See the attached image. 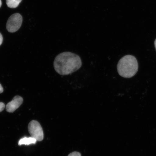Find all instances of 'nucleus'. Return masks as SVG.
<instances>
[{
  "mask_svg": "<svg viewBox=\"0 0 156 156\" xmlns=\"http://www.w3.org/2000/svg\"><path fill=\"white\" fill-rule=\"evenodd\" d=\"M68 156H81V155L79 152L74 151L69 154Z\"/></svg>",
  "mask_w": 156,
  "mask_h": 156,
  "instance_id": "6e6552de",
  "label": "nucleus"
},
{
  "mask_svg": "<svg viewBox=\"0 0 156 156\" xmlns=\"http://www.w3.org/2000/svg\"><path fill=\"white\" fill-rule=\"evenodd\" d=\"M37 140L32 137H24L19 140L18 143L19 146L22 145H28L32 144H36Z\"/></svg>",
  "mask_w": 156,
  "mask_h": 156,
  "instance_id": "423d86ee",
  "label": "nucleus"
},
{
  "mask_svg": "<svg viewBox=\"0 0 156 156\" xmlns=\"http://www.w3.org/2000/svg\"><path fill=\"white\" fill-rule=\"evenodd\" d=\"M2 5V1L1 0H0V7H1Z\"/></svg>",
  "mask_w": 156,
  "mask_h": 156,
  "instance_id": "ddd939ff",
  "label": "nucleus"
},
{
  "mask_svg": "<svg viewBox=\"0 0 156 156\" xmlns=\"http://www.w3.org/2000/svg\"><path fill=\"white\" fill-rule=\"evenodd\" d=\"M138 64L136 58L131 55L124 56L120 60L117 66L118 73L124 78L133 77L138 71Z\"/></svg>",
  "mask_w": 156,
  "mask_h": 156,
  "instance_id": "f03ea898",
  "label": "nucleus"
},
{
  "mask_svg": "<svg viewBox=\"0 0 156 156\" xmlns=\"http://www.w3.org/2000/svg\"><path fill=\"white\" fill-rule=\"evenodd\" d=\"M3 41V36H2V34L0 33V46L2 44Z\"/></svg>",
  "mask_w": 156,
  "mask_h": 156,
  "instance_id": "9d476101",
  "label": "nucleus"
},
{
  "mask_svg": "<svg viewBox=\"0 0 156 156\" xmlns=\"http://www.w3.org/2000/svg\"><path fill=\"white\" fill-rule=\"evenodd\" d=\"M3 89L2 85L0 84V93H3Z\"/></svg>",
  "mask_w": 156,
  "mask_h": 156,
  "instance_id": "9b49d317",
  "label": "nucleus"
},
{
  "mask_svg": "<svg viewBox=\"0 0 156 156\" xmlns=\"http://www.w3.org/2000/svg\"><path fill=\"white\" fill-rule=\"evenodd\" d=\"M82 66L80 58L69 52L58 54L54 60V67L56 73L63 76L69 75L77 71Z\"/></svg>",
  "mask_w": 156,
  "mask_h": 156,
  "instance_id": "f257e3e1",
  "label": "nucleus"
},
{
  "mask_svg": "<svg viewBox=\"0 0 156 156\" xmlns=\"http://www.w3.org/2000/svg\"><path fill=\"white\" fill-rule=\"evenodd\" d=\"M5 105L4 103L2 102H0V112H2L5 109Z\"/></svg>",
  "mask_w": 156,
  "mask_h": 156,
  "instance_id": "1a4fd4ad",
  "label": "nucleus"
},
{
  "mask_svg": "<svg viewBox=\"0 0 156 156\" xmlns=\"http://www.w3.org/2000/svg\"><path fill=\"white\" fill-rule=\"evenodd\" d=\"M22 0H6V4L9 8L15 9L18 6Z\"/></svg>",
  "mask_w": 156,
  "mask_h": 156,
  "instance_id": "0eeeda50",
  "label": "nucleus"
},
{
  "mask_svg": "<svg viewBox=\"0 0 156 156\" xmlns=\"http://www.w3.org/2000/svg\"><path fill=\"white\" fill-rule=\"evenodd\" d=\"M28 129L31 137L35 138L37 141H41L44 139L43 130L40 123L36 120H32L29 123Z\"/></svg>",
  "mask_w": 156,
  "mask_h": 156,
  "instance_id": "7ed1b4c3",
  "label": "nucleus"
},
{
  "mask_svg": "<svg viewBox=\"0 0 156 156\" xmlns=\"http://www.w3.org/2000/svg\"><path fill=\"white\" fill-rule=\"evenodd\" d=\"M23 22V17L20 14L16 13L12 15L8 20L6 28L9 32L14 33L20 28Z\"/></svg>",
  "mask_w": 156,
  "mask_h": 156,
  "instance_id": "20e7f679",
  "label": "nucleus"
},
{
  "mask_svg": "<svg viewBox=\"0 0 156 156\" xmlns=\"http://www.w3.org/2000/svg\"><path fill=\"white\" fill-rule=\"evenodd\" d=\"M154 45H155V47L156 50V39L155 41L154 42Z\"/></svg>",
  "mask_w": 156,
  "mask_h": 156,
  "instance_id": "f8f14e48",
  "label": "nucleus"
},
{
  "mask_svg": "<svg viewBox=\"0 0 156 156\" xmlns=\"http://www.w3.org/2000/svg\"><path fill=\"white\" fill-rule=\"evenodd\" d=\"M23 102V99L22 97L18 95L15 96L12 100L8 103L6 106L7 112L10 113L14 112L20 106Z\"/></svg>",
  "mask_w": 156,
  "mask_h": 156,
  "instance_id": "39448f33",
  "label": "nucleus"
}]
</instances>
